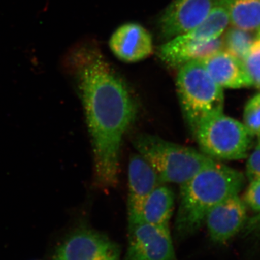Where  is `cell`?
Here are the masks:
<instances>
[{
	"label": "cell",
	"instance_id": "6da1fadb",
	"mask_svg": "<svg viewBox=\"0 0 260 260\" xmlns=\"http://www.w3.org/2000/svg\"><path fill=\"white\" fill-rule=\"evenodd\" d=\"M64 68L74 75L93 147L94 179L99 187L117 184L123 138L136 118L137 106L124 82L91 47L67 54Z\"/></svg>",
	"mask_w": 260,
	"mask_h": 260
},
{
	"label": "cell",
	"instance_id": "7a4b0ae2",
	"mask_svg": "<svg viewBox=\"0 0 260 260\" xmlns=\"http://www.w3.org/2000/svg\"><path fill=\"white\" fill-rule=\"evenodd\" d=\"M244 184L242 172L215 160L181 184L174 225L178 242L198 232L210 210L229 197L239 194Z\"/></svg>",
	"mask_w": 260,
	"mask_h": 260
},
{
	"label": "cell",
	"instance_id": "3957f363",
	"mask_svg": "<svg viewBox=\"0 0 260 260\" xmlns=\"http://www.w3.org/2000/svg\"><path fill=\"white\" fill-rule=\"evenodd\" d=\"M138 154L150 164L164 184L179 185L215 160L202 152L171 143L155 135H138L133 141Z\"/></svg>",
	"mask_w": 260,
	"mask_h": 260
},
{
	"label": "cell",
	"instance_id": "277c9868",
	"mask_svg": "<svg viewBox=\"0 0 260 260\" xmlns=\"http://www.w3.org/2000/svg\"><path fill=\"white\" fill-rule=\"evenodd\" d=\"M177 87L183 114L193 135L202 122L223 113V88L210 77L201 60L180 66Z\"/></svg>",
	"mask_w": 260,
	"mask_h": 260
},
{
	"label": "cell",
	"instance_id": "5b68a950",
	"mask_svg": "<svg viewBox=\"0 0 260 260\" xmlns=\"http://www.w3.org/2000/svg\"><path fill=\"white\" fill-rule=\"evenodd\" d=\"M194 135L202 153L222 160L245 158L252 137L243 123L223 113L202 122Z\"/></svg>",
	"mask_w": 260,
	"mask_h": 260
},
{
	"label": "cell",
	"instance_id": "8992f818",
	"mask_svg": "<svg viewBox=\"0 0 260 260\" xmlns=\"http://www.w3.org/2000/svg\"><path fill=\"white\" fill-rule=\"evenodd\" d=\"M51 260H122L117 243L87 226L70 232L54 248Z\"/></svg>",
	"mask_w": 260,
	"mask_h": 260
},
{
	"label": "cell",
	"instance_id": "52a82bcc",
	"mask_svg": "<svg viewBox=\"0 0 260 260\" xmlns=\"http://www.w3.org/2000/svg\"><path fill=\"white\" fill-rule=\"evenodd\" d=\"M122 260H177L170 228L142 221L129 223Z\"/></svg>",
	"mask_w": 260,
	"mask_h": 260
},
{
	"label": "cell",
	"instance_id": "ba28073f",
	"mask_svg": "<svg viewBox=\"0 0 260 260\" xmlns=\"http://www.w3.org/2000/svg\"><path fill=\"white\" fill-rule=\"evenodd\" d=\"M246 208L239 194L229 197L211 208L205 224L212 242L225 244L242 231L247 221Z\"/></svg>",
	"mask_w": 260,
	"mask_h": 260
},
{
	"label": "cell",
	"instance_id": "9c48e42d",
	"mask_svg": "<svg viewBox=\"0 0 260 260\" xmlns=\"http://www.w3.org/2000/svg\"><path fill=\"white\" fill-rule=\"evenodd\" d=\"M216 0H174L160 18L162 37L172 39L189 32L204 21Z\"/></svg>",
	"mask_w": 260,
	"mask_h": 260
},
{
	"label": "cell",
	"instance_id": "30bf717a",
	"mask_svg": "<svg viewBox=\"0 0 260 260\" xmlns=\"http://www.w3.org/2000/svg\"><path fill=\"white\" fill-rule=\"evenodd\" d=\"M229 23L226 8L219 0H216L204 21L189 32L170 39L168 43L184 55L193 57L201 54L207 42L220 37Z\"/></svg>",
	"mask_w": 260,
	"mask_h": 260
},
{
	"label": "cell",
	"instance_id": "8fae6325",
	"mask_svg": "<svg viewBox=\"0 0 260 260\" xmlns=\"http://www.w3.org/2000/svg\"><path fill=\"white\" fill-rule=\"evenodd\" d=\"M164 184L158 174L140 154L130 157L128 167V223L139 220L140 211L148 195Z\"/></svg>",
	"mask_w": 260,
	"mask_h": 260
},
{
	"label": "cell",
	"instance_id": "7c38bea8",
	"mask_svg": "<svg viewBox=\"0 0 260 260\" xmlns=\"http://www.w3.org/2000/svg\"><path fill=\"white\" fill-rule=\"evenodd\" d=\"M114 55L125 62H136L153 51V40L146 29L137 23H126L118 28L109 41Z\"/></svg>",
	"mask_w": 260,
	"mask_h": 260
},
{
	"label": "cell",
	"instance_id": "4fadbf2b",
	"mask_svg": "<svg viewBox=\"0 0 260 260\" xmlns=\"http://www.w3.org/2000/svg\"><path fill=\"white\" fill-rule=\"evenodd\" d=\"M201 61L210 77L222 88L252 86L242 61L226 51H219Z\"/></svg>",
	"mask_w": 260,
	"mask_h": 260
},
{
	"label": "cell",
	"instance_id": "5bb4252c",
	"mask_svg": "<svg viewBox=\"0 0 260 260\" xmlns=\"http://www.w3.org/2000/svg\"><path fill=\"white\" fill-rule=\"evenodd\" d=\"M174 199L175 197L172 189L164 184H160L145 200L138 221L170 228Z\"/></svg>",
	"mask_w": 260,
	"mask_h": 260
},
{
	"label": "cell",
	"instance_id": "9a60e30c",
	"mask_svg": "<svg viewBox=\"0 0 260 260\" xmlns=\"http://www.w3.org/2000/svg\"><path fill=\"white\" fill-rule=\"evenodd\" d=\"M226 8L233 26L250 32L260 30V0H219Z\"/></svg>",
	"mask_w": 260,
	"mask_h": 260
},
{
	"label": "cell",
	"instance_id": "2e32d148",
	"mask_svg": "<svg viewBox=\"0 0 260 260\" xmlns=\"http://www.w3.org/2000/svg\"><path fill=\"white\" fill-rule=\"evenodd\" d=\"M255 34L236 27L229 28L223 38L224 48L228 52L242 61L252 45Z\"/></svg>",
	"mask_w": 260,
	"mask_h": 260
},
{
	"label": "cell",
	"instance_id": "e0dca14e",
	"mask_svg": "<svg viewBox=\"0 0 260 260\" xmlns=\"http://www.w3.org/2000/svg\"><path fill=\"white\" fill-rule=\"evenodd\" d=\"M242 64L252 85L260 89V30L256 32L252 45Z\"/></svg>",
	"mask_w": 260,
	"mask_h": 260
},
{
	"label": "cell",
	"instance_id": "ac0fdd59",
	"mask_svg": "<svg viewBox=\"0 0 260 260\" xmlns=\"http://www.w3.org/2000/svg\"><path fill=\"white\" fill-rule=\"evenodd\" d=\"M243 124L251 136H260V93L256 94L246 103Z\"/></svg>",
	"mask_w": 260,
	"mask_h": 260
},
{
	"label": "cell",
	"instance_id": "d6986e66",
	"mask_svg": "<svg viewBox=\"0 0 260 260\" xmlns=\"http://www.w3.org/2000/svg\"><path fill=\"white\" fill-rule=\"evenodd\" d=\"M243 200L251 210L260 213V179L250 181Z\"/></svg>",
	"mask_w": 260,
	"mask_h": 260
},
{
	"label": "cell",
	"instance_id": "ffe728a7",
	"mask_svg": "<svg viewBox=\"0 0 260 260\" xmlns=\"http://www.w3.org/2000/svg\"><path fill=\"white\" fill-rule=\"evenodd\" d=\"M246 177L249 181L260 179V148L256 146L255 150L249 155L246 162Z\"/></svg>",
	"mask_w": 260,
	"mask_h": 260
},
{
	"label": "cell",
	"instance_id": "44dd1931",
	"mask_svg": "<svg viewBox=\"0 0 260 260\" xmlns=\"http://www.w3.org/2000/svg\"><path fill=\"white\" fill-rule=\"evenodd\" d=\"M245 232L248 234H253L260 237V213L247 220L245 225Z\"/></svg>",
	"mask_w": 260,
	"mask_h": 260
},
{
	"label": "cell",
	"instance_id": "7402d4cb",
	"mask_svg": "<svg viewBox=\"0 0 260 260\" xmlns=\"http://www.w3.org/2000/svg\"><path fill=\"white\" fill-rule=\"evenodd\" d=\"M256 146L259 147L260 148V136L259 137V139H258L257 145H256Z\"/></svg>",
	"mask_w": 260,
	"mask_h": 260
}]
</instances>
